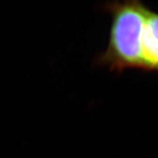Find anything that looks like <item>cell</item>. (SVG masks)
Wrapping results in <instances>:
<instances>
[{
	"label": "cell",
	"mask_w": 158,
	"mask_h": 158,
	"mask_svg": "<svg viewBox=\"0 0 158 158\" xmlns=\"http://www.w3.org/2000/svg\"><path fill=\"white\" fill-rule=\"evenodd\" d=\"M142 71L158 72V12L148 8L141 34Z\"/></svg>",
	"instance_id": "2"
},
{
	"label": "cell",
	"mask_w": 158,
	"mask_h": 158,
	"mask_svg": "<svg viewBox=\"0 0 158 158\" xmlns=\"http://www.w3.org/2000/svg\"><path fill=\"white\" fill-rule=\"evenodd\" d=\"M104 9L112 18L109 40L95 63L118 73L141 69V34L148 7L141 1L127 0L107 2Z\"/></svg>",
	"instance_id": "1"
}]
</instances>
